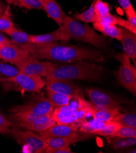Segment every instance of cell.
<instances>
[{"instance_id": "1", "label": "cell", "mask_w": 136, "mask_h": 153, "mask_svg": "<svg viewBox=\"0 0 136 153\" xmlns=\"http://www.w3.org/2000/svg\"><path fill=\"white\" fill-rule=\"evenodd\" d=\"M29 52L36 59L54 62H72L89 60L103 62L106 59L100 50L78 47L66 46L56 42L47 44H35Z\"/></svg>"}, {"instance_id": "2", "label": "cell", "mask_w": 136, "mask_h": 153, "mask_svg": "<svg viewBox=\"0 0 136 153\" xmlns=\"http://www.w3.org/2000/svg\"><path fill=\"white\" fill-rule=\"evenodd\" d=\"M98 108L84 100L82 91L73 97L68 105L55 108L52 118L59 125L75 124L77 127Z\"/></svg>"}, {"instance_id": "3", "label": "cell", "mask_w": 136, "mask_h": 153, "mask_svg": "<svg viewBox=\"0 0 136 153\" xmlns=\"http://www.w3.org/2000/svg\"><path fill=\"white\" fill-rule=\"evenodd\" d=\"M103 69L100 65L78 61L74 64H55L48 70L45 77L70 80L98 79Z\"/></svg>"}, {"instance_id": "4", "label": "cell", "mask_w": 136, "mask_h": 153, "mask_svg": "<svg viewBox=\"0 0 136 153\" xmlns=\"http://www.w3.org/2000/svg\"><path fill=\"white\" fill-rule=\"evenodd\" d=\"M62 26L70 38L75 40L91 44L101 50L108 48V45L105 39L86 24L81 23L77 20L67 16L64 20Z\"/></svg>"}, {"instance_id": "5", "label": "cell", "mask_w": 136, "mask_h": 153, "mask_svg": "<svg viewBox=\"0 0 136 153\" xmlns=\"http://www.w3.org/2000/svg\"><path fill=\"white\" fill-rule=\"evenodd\" d=\"M54 109V106L50 101L40 92L33 95L25 104L12 107L9 112H26L37 115H45L52 114Z\"/></svg>"}, {"instance_id": "6", "label": "cell", "mask_w": 136, "mask_h": 153, "mask_svg": "<svg viewBox=\"0 0 136 153\" xmlns=\"http://www.w3.org/2000/svg\"><path fill=\"white\" fill-rule=\"evenodd\" d=\"M115 58L122 63L117 76L118 82L133 95H136V70L131 62V59L125 54H118Z\"/></svg>"}, {"instance_id": "7", "label": "cell", "mask_w": 136, "mask_h": 153, "mask_svg": "<svg viewBox=\"0 0 136 153\" xmlns=\"http://www.w3.org/2000/svg\"><path fill=\"white\" fill-rule=\"evenodd\" d=\"M9 82L16 86V90L40 93L46 85V80L37 76L28 75L20 73L12 77H0V82Z\"/></svg>"}, {"instance_id": "8", "label": "cell", "mask_w": 136, "mask_h": 153, "mask_svg": "<svg viewBox=\"0 0 136 153\" xmlns=\"http://www.w3.org/2000/svg\"><path fill=\"white\" fill-rule=\"evenodd\" d=\"M9 134L19 145L29 147L34 152H45V149L48 146L40 134L32 131H22L20 128L12 127Z\"/></svg>"}, {"instance_id": "9", "label": "cell", "mask_w": 136, "mask_h": 153, "mask_svg": "<svg viewBox=\"0 0 136 153\" xmlns=\"http://www.w3.org/2000/svg\"><path fill=\"white\" fill-rule=\"evenodd\" d=\"M33 57L34 56L27 50L13 42L3 45L0 50V59L20 69L27 61Z\"/></svg>"}, {"instance_id": "10", "label": "cell", "mask_w": 136, "mask_h": 153, "mask_svg": "<svg viewBox=\"0 0 136 153\" xmlns=\"http://www.w3.org/2000/svg\"><path fill=\"white\" fill-rule=\"evenodd\" d=\"M85 94L98 109H120V103L116 98L100 89L87 87Z\"/></svg>"}, {"instance_id": "11", "label": "cell", "mask_w": 136, "mask_h": 153, "mask_svg": "<svg viewBox=\"0 0 136 153\" xmlns=\"http://www.w3.org/2000/svg\"><path fill=\"white\" fill-rule=\"evenodd\" d=\"M47 88L54 92L74 97L81 92L82 90L70 79L47 78Z\"/></svg>"}, {"instance_id": "12", "label": "cell", "mask_w": 136, "mask_h": 153, "mask_svg": "<svg viewBox=\"0 0 136 153\" xmlns=\"http://www.w3.org/2000/svg\"><path fill=\"white\" fill-rule=\"evenodd\" d=\"M55 64L50 61H40L34 57L29 60L20 68V73L28 75L45 77L48 70Z\"/></svg>"}, {"instance_id": "13", "label": "cell", "mask_w": 136, "mask_h": 153, "mask_svg": "<svg viewBox=\"0 0 136 153\" xmlns=\"http://www.w3.org/2000/svg\"><path fill=\"white\" fill-rule=\"evenodd\" d=\"M70 39V36L62 25L51 33L40 35H30L29 37L30 41L35 44H47L59 40L67 41Z\"/></svg>"}, {"instance_id": "14", "label": "cell", "mask_w": 136, "mask_h": 153, "mask_svg": "<svg viewBox=\"0 0 136 153\" xmlns=\"http://www.w3.org/2000/svg\"><path fill=\"white\" fill-rule=\"evenodd\" d=\"M120 27L122 34L120 42L123 48V53L135 62L136 59V34L132 33L127 29Z\"/></svg>"}, {"instance_id": "15", "label": "cell", "mask_w": 136, "mask_h": 153, "mask_svg": "<svg viewBox=\"0 0 136 153\" xmlns=\"http://www.w3.org/2000/svg\"><path fill=\"white\" fill-rule=\"evenodd\" d=\"M78 127L75 124L59 125L55 124L45 131L40 132V135L45 137H62L69 136L77 132Z\"/></svg>"}, {"instance_id": "16", "label": "cell", "mask_w": 136, "mask_h": 153, "mask_svg": "<svg viewBox=\"0 0 136 153\" xmlns=\"http://www.w3.org/2000/svg\"><path fill=\"white\" fill-rule=\"evenodd\" d=\"M43 10L47 12L48 16L59 26H62L67 15L56 0H43Z\"/></svg>"}, {"instance_id": "17", "label": "cell", "mask_w": 136, "mask_h": 153, "mask_svg": "<svg viewBox=\"0 0 136 153\" xmlns=\"http://www.w3.org/2000/svg\"><path fill=\"white\" fill-rule=\"evenodd\" d=\"M7 35L10 37L12 42L27 50L28 51L33 47V43L30 41L29 39L30 34L17 29L16 27Z\"/></svg>"}, {"instance_id": "18", "label": "cell", "mask_w": 136, "mask_h": 153, "mask_svg": "<svg viewBox=\"0 0 136 153\" xmlns=\"http://www.w3.org/2000/svg\"><path fill=\"white\" fill-rule=\"evenodd\" d=\"M79 134L75 132L69 136L62 137H45L43 138L48 146L53 148H66L76 141Z\"/></svg>"}, {"instance_id": "19", "label": "cell", "mask_w": 136, "mask_h": 153, "mask_svg": "<svg viewBox=\"0 0 136 153\" xmlns=\"http://www.w3.org/2000/svg\"><path fill=\"white\" fill-rule=\"evenodd\" d=\"M94 27L95 29L98 30L105 36L115 39L119 41L122 39V34L120 27H118L115 25L104 23L100 22L94 23Z\"/></svg>"}, {"instance_id": "20", "label": "cell", "mask_w": 136, "mask_h": 153, "mask_svg": "<svg viewBox=\"0 0 136 153\" xmlns=\"http://www.w3.org/2000/svg\"><path fill=\"white\" fill-rule=\"evenodd\" d=\"M46 94L47 98L50 101L54 109L68 105L73 98L72 96L54 92L48 88H46Z\"/></svg>"}, {"instance_id": "21", "label": "cell", "mask_w": 136, "mask_h": 153, "mask_svg": "<svg viewBox=\"0 0 136 153\" xmlns=\"http://www.w3.org/2000/svg\"><path fill=\"white\" fill-rule=\"evenodd\" d=\"M99 22L115 26L118 25L120 27L127 29L132 33L136 34V27L132 26L128 20H125L118 16H115V15H111V13H109L101 18Z\"/></svg>"}, {"instance_id": "22", "label": "cell", "mask_w": 136, "mask_h": 153, "mask_svg": "<svg viewBox=\"0 0 136 153\" xmlns=\"http://www.w3.org/2000/svg\"><path fill=\"white\" fill-rule=\"evenodd\" d=\"M106 123L94 118L90 121H84L78 128H80V131L82 132L95 134L96 132L103 129Z\"/></svg>"}, {"instance_id": "23", "label": "cell", "mask_w": 136, "mask_h": 153, "mask_svg": "<svg viewBox=\"0 0 136 153\" xmlns=\"http://www.w3.org/2000/svg\"><path fill=\"white\" fill-rule=\"evenodd\" d=\"M118 109H98L92 114L94 119L98 121L108 122L112 121L114 118L120 112Z\"/></svg>"}, {"instance_id": "24", "label": "cell", "mask_w": 136, "mask_h": 153, "mask_svg": "<svg viewBox=\"0 0 136 153\" xmlns=\"http://www.w3.org/2000/svg\"><path fill=\"white\" fill-rule=\"evenodd\" d=\"M97 0H93L90 7L84 12L74 15L75 20H80L85 23H96L98 19L95 12V6Z\"/></svg>"}, {"instance_id": "25", "label": "cell", "mask_w": 136, "mask_h": 153, "mask_svg": "<svg viewBox=\"0 0 136 153\" xmlns=\"http://www.w3.org/2000/svg\"><path fill=\"white\" fill-rule=\"evenodd\" d=\"M123 126L136 128V115L135 113L121 114L119 112L112 120Z\"/></svg>"}, {"instance_id": "26", "label": "cell", "mask_w": 136, "mask_h": 153, "mask_svg": "<svg viewBox=\"0 0 136 153\" xmlns=\"http://www.w3.org/2000/svg\"><path fill=\"white\" fill-rule=\"evenodd\" d=\"M7 7L4 13L0 14V32L8 34L16 27L12 22L10 15L7 13Z\"/></svg>"}, {"instance_id": "27", "label": "cell", "mask_w": 136, "mask_h": 153, "mask_svg": "<svg viewBox=\"0 0 136 153\" xmlns=\"http://www.w3.org/2000/svg\"><path fill=\"white\" fill-rule=\"evenodd\" d=\"M20 73V70L16 66L7 64L0 60V77H12Z\"/></svg>"}, {"instance_id": "28", "label": "cell", "mask_w": 136, "mask_h": 153, "mask_svg": "<svg viewBox=\"0 0 136 153\" xmlns=\"http://www.w3.org/2000/svg\"><path fill=\"white\" fill-rule=\"evenodd\" d=\"M121 126H122V125H120L119 123L114 121H111L108 122L104 128L96 132L95 134L104 137H111L114 134Z\"/></svg>"}, {"instance_id": "29", "label": "cell", "mask_w": 136, "mask_h": 153, "mask_svg": "<svg viewBox=\"0 0 136 153\" xmlns=\"http://www.w3.org/2000/svg\"><path fill=\"white\" fill-rule=\"evenodd\" d=\"M111 137H118V138L126 139L129 137H136V128L132 127L122 125L114 134Z\"/></svg>"}, {"instance_id": "30", "label": "cell", "mask_w": 136, "mask_h": 153, "mask_svg": "<svg viewBox=\"0 0 136 153\" xmlns=\"http://www.w3.org/2000/svg\"><path fill=\"white\" fill-rule=\"evenodd\" d=\"M95 12L99 22L101 18L110 13V5L102 0H97L95 6Z\"/></svg>"}, {"instance_id": "31", "label": "cell", "mask_w": 136, "mask_h": 153, "mask_svg": "<svg viewBox=\"0 0 136 153\" xmlns=\"http://www.w3.org/2000/svg\"><path fill=\"white\" fill-rule=\"evenodd\" d=\"M19 7L27 9L43 10V2L40 0H21Z\"/></svg>"}, {"instance_id": "32", "label": "cell", "mask_w": 136, "mask_h": 153, "mask_svg": "<svg viewBox=\"0 0 136 153\" xmlns=\"http://www.w3.org/2000/svg\"><path fill=\"white\" fill-rule=\"evenodd\" d=\"M13 124L3 115L0 113V133L2 134H9L10 128Z\"/></svg>"}, {"instance_id": "33", "label": "cell", "mask_w": 136, "mask_h": 153, "mask_svg": "<svg viewBox=\"0 0 136 153\" xmlns=\"http://www.w3.org/2000/svg\"><path fill=\"white\" fill-rule=\"evenodd\" d=\"M112 138L115 139L112 142V148L115 150H119L131 146L129 142L126 139L118 138V137H112Z\"/></svg>"}, {"instance_id": "34", "label": "cell", "mask_w": 136, "mask_h": 153, "mask_svg": "<svg viewBox=\"0 0 136 153\" xmlns=\"http://www.w3.org/2000/svg\"><path fill=\"white\" fill-rule=\"evenodd\" d=\"M45 152L47 153H73L69 146L66 148H53L48 146L45 149Z\"/></svg>"}, {"instance_id": "35", "label": "cell", "mask_w": 136, "mask_h": 153, "mask_svg": "<svg viewBox=\"0 0 136 153\" xmlns=\"http://www.w3.org/2000/svg\"><path fill=\"white\" fill-rule=\"evenodd\" d=\"M117 1L121 7L123 8L126 14L134 9L130 1V0H117Z\"/></svg>"}, {"instance_id": "36", "label": "cell", "mask_w": 136, "mask_h": 153, "mask_svg": "<svg viewBox=\"0 0 136 153\" xmlns=\"http://www.w3.org/2000/svg\"><path fill=\"white\" fill-rule=\"evenodd\" d=\"M12 42V41L9 39L7 37L4 36L3 34H2L1 32H0V43L2 45H5L7 43H10Z\"/></svg>"}, {"instance_id": "37", "label": "cell", "mask_w": 136, "mask_h": 153, "mask_svg": "<svg viewBox=\"0 0 136 153\" xmlns=\"http://www.w3.org/2000/svg\"><path fill=\"white\" fill-rule=\"evenodd\" d=\"M9 4H12L16 6H19V4L17 0H4Z\"/></svg>"}, {"instance_id": "38", "label": "cell", "mask_w": 136, "mask_h": 153, "mask_svg": "<svg viewBox=\"0 0 136 153\" xmlns=\"http://www.w3.org/2000/svg\"><path fill=\"white\" fill-rule=\"evenodd\" d=\"M128 141L129 142L131 146H134L136 143V137H129V138H126Z\"/></svg>"}, {"instance_id": "39", "label": "cell", "mask_w": 136, "mask_h": 153, "mask_svg": "<svg viewBox=\"0 0 136 153\" xmlns=\"http://www.w3.org/2000/svg\"><path fill=\"white\" fill-rule=\"evenodd\" d=\"M6 6H5V4L0 1V14H2L3 13L5 12L6 10Z\"/></svg>"}, {"instance_id": "40", "label": "cell", "mask_w": 136, "mask_h": 153, "mask_svg": "<svg viewBox=\"0 0 136 153\" xmlns=\"http://www.w3.org/2000/svg\"><path fill=\"white\" fill-rule=\"evenodd\" d=\"M2 46H3V45L0 43V50H1V47H2Z\"/></svg>"}, {"instance_id": "41", "label": "cell", "mask_w": 136, "mask_h": 153, "mask_svg": "<svg viewBox=\"0 0 136 153\" xmlns=\"http://www.w3.org/2000/svg\"><path fill=\"white\" fill-rule=\"evenodd\" d=\"M17 1H18V2H19V4L20 3V2L21 1V0H17Z\"/></svg>"}, {"instance_id": "42", "label": "cell", "mask_w": 136, "mask_h": 153, "mask_svg": "<svg viewBox=\"0 0 136 153\" xmlns=\"http://www.w3.org/2000/svg\"><path fill=\"white\" fill-rule=\"evenodd\" d=\"M40 1H42V2H43V0H40Z\"/></svg>"}]
</instances>
